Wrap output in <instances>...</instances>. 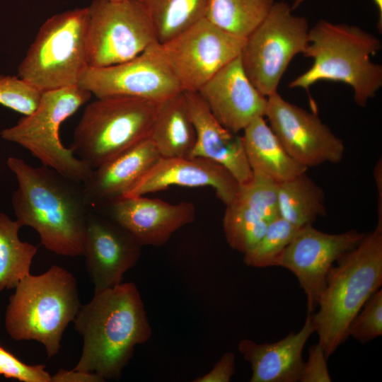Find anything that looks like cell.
<instances>
[{
	"mask_svg": "<svg viewBox=\"0 0 382 382\" xmlns=\"http://www.w3.org/2000/svg\"><path fill=\"white\" fill-rule=\"evenodd\" d=\"M81 306L75 277L52 265L41 274H28L16 286L6 309V329L15 340L41 343L52 358L59 353L64 332Z\"/></svg>",
	"mask_w": 382,
	"mask_h": 382,
	"instance_id": "obj_5",
	"label": "cell"
},
{
	"mask_svg": "<svg viewBox=\"0 0 382 382\" xmlns=\"http://www.w3.org/2000/svg\"><path fill=\"white\" fill-rule=\"evenodd\" d=\"M351 336L366 343L382 335V289L374 293L353 318L347 330Z\"/></svg>",
	"mask_w": 382,
	"mask_h": 382,
	"instance_id": "obj_31",
	"label": "cell"
},
{
	"mask_svg": "<svg viewBox=\"0 0 382 382\" xmlns=\"http://www.w3.org/2000/svg\"><path fill=\"white\" fill-rule=\"evenodd\" d=\"M305 0H294L292 5L291 6V8L293 10L296 8L300 4L304 1ZM374 3L375 4L377 10H378V28L380 31H381L382 29V0H372Z\"/></svg>",
	"mask_w": 382,
	"mask_h": 382,
	"instance_id": "obj_38",
	"label": "cell"
},
{
	"mask_svg": "<svg viewBox=\"0 0 382 382\" xmlns=\"http://www.w3.org/2000/svg\"><path fill=\"white\" fill-rule=\"evenodd\" d=\"M91 93L79 85L42 92L37 107L1 137L27 149L44 166L80 183L92 169L61 141V125L87 103Z\"/></svg>",
	"mask_w": 382,
	"mask_h": 382,
	"instance_id": "obj_8",
	"label": "cell"
},
{
	"mask_svg": "<svg viewBox=\"0 0 382 382\" xmlns=\"http://www.w3.org/2000/svg\"><path fill=\"white\" fill-rule=\"evenodd\" d=\"M170 186L210 187L226 206L235 199L239 183L224 167L203 158L160 157L124 197L146 195Z\"/></svg>",
	"mask_w": 382,
	"mask_h": 382,
	"instance_id": "obj_18",
	"label": "cell"
},
{
	"mask_svg": "<svg viewBox=\"0 0 382 382\" xmlns=\"http://www.w3.org/2000/svg\"><path fill=\"white\" fill-rule=\"evenodd\" d=\"M41 93L13 76H0V105L23 115L30 114L37 107Z\"/></svg>",
	"mask_w": 382,
	"mask_h": 382,
	"instance_id": "obj_32",
	"label": "cell"
},
{
	"mask_svg": "<svg viewBox=\"0 0 382 382\" xmlns=\"http://www.w3.org/2000/svg\"><path fill=\"white\" fill-rule=\"evenodd\" d=\"M329 270L316 313L310 314L326 357L348 338L353 318L382 284V221Z\"/></svg>",
	"mask_w": 382,
	"mask_h": 382,
	"instance_id": "obj_3",
	"label": "cell"
},
{
	"mask_svg": "<svg viewBox=\"0 0 382 382\" xmlns=\"http://www.w3.org/2000/svg\"><path fill=\"white\" fill-rule=\"evenodd\" d=\"M265 117L286 151L299 164L308 168L342 161V141L317 114L286 101L277 92L267 97Z\"/></svg>",
	"mask_w": 382,
	"mask_h": 382,
	"instance_id": "obj_13",
	"label": "cell"
},
{
	"mask_svg": "<svg viewBox=\"0 0 382 382\" xmlns=\"http://www.w3.org/2000/svg\"><path fill=\"white\" fill-rule=\"evenodd\" d=\"M197 92L219 123L232 132H243L254 119L265 117L267 98L250 82L239 56Z\"/></svg>",
	"mask_w": 382,
	"mask_h": 382,
	"instance_id": "obj_17",
	"label": "cell"
},
{
	"mask_svg": "<svg viewBox=\"0 0 382 382\" xmlns=\"http://www.w3.org/2000/svg\"><path fill=\"white\" fill-rule=\"evenodd\" d=\"M7 165L18 182L12 204L21 227L33 228L41 244L56 255L83 256L91 208L82 183L50 168L32 166L16 157L8 158Z\"/></svg>",
	"mask_w": 382,
	"mask_h": 382,
	"instance_id": "obj_1",
	"label": "cell"
},
{
	"mask_svg": "<svg viewBox=\"0 0 382 382\" xmlns=\"http://www.w3.org/2000/svg\"><path fill=\"white\" fill-rule=\"evenodd\" d=\"M21 226L4 213H0V291L15 289L30 274L37 248L20 240Z\"/></svg>",
	"mask_w": 382,
	"mask_h": 382,
	"instance_id": "obj_26",
	"label": "cell"
},
{
	"mask_svg": "<svg viewBox=\"0 0 382 382\" xmlns=\"http://www.w3.org/2000/svg\"><path fill=\"white\" fill-rule=\"evenodd\" d=\"M381 161L378 162L374 168V178L378 192V219H382V172Z\"/></svg>",
	"mask_w": 382,
	"mask_h": 382,
	"instance_id": "obj_37",
	"label": "cell"
},
{
	"mask_svg": "<svg viewBox=\"0 0 382 382\" xmlns=\"http://www.w3.org/2000/svg\"><path fill=\"white\" fill-rule=\"evenodd\" d=\"M268 222L241 202L226 205L223 231L229 246L242 253L250 251L265 233Z\"/></svg>",
	"mask_w": 382,
	"mask_h": 382,
	"instance_id": "obj_28",
	"label": "cell"
},
{
	"mask_svg": "<svg viewBox=\"0 0 382 382\" xmlns=\"http://www.w3.org/2000/svg\"><path fill=\"white\" fill-rule=\"evenodd\" d=\"M299 227L277 216L268 223L265 234L257 244L243 255L244 263L250 267L262 268L274 266L279 256L291 241Z\"/></svg>",
	"mask_w": 382,
	"mask_h": 382,
	"instance_id": "obj_29",
	"label": "cell"
},
{
	"mask_svg": "<svg viewBox=\"0 0 382 382\" xmlns=\"http://www.w3.org/2000/svg\"><path fill=\"white\" fill-rule=\"evenodd\" d=\"M279 216L297 227L326 215L323 190L303 173L278 184Z\"/></svg>",
	"mask_w": 382,
	"mask_h": 382,
	"instance_id": "obj_24",
	"label": "cell"
},
{
	"mask_svg": "<svg viewBox=\"0 0 382 382\" xmlns=\"http://www.w3.org/2000/svg\"><path fill=\"white\" fill-rule=\"evenodd\" d=\"M110 219L127 231L143 246L159 247L195 218L192 203L170 204L142 196L123 197L109 204Z\"/></svg>",
	"mask_w": 382,
	"mask_h": 382,
	"instance_id": "obj_16",
	"label": "cell"
},
{
	"mask_svg": "<svg viewBox=\"0 0 382 382\" xmlns=\"http://www.w3.org/2000/svg\"><path fill=\"white\" fill-rule=\"evenodd\" d=\"M83 337L79 360L74 368L93 372L105 381L119 380L135 347L148 342L152 329L140 292L134 282H122L94 291L74 320Z\"/></svg>",
	"mask_w": 382,
	"mask_h": 382,
	"instance_id": "obj_2",
	"label": "cell"
},
{
	"mask_svg": "<svg viewBox=\"0 0 382 382\" xmlns=\"http://www.w3.org/2000/svg\"><path fill=\"white\" fill-rule=\"evenodd\" d=\"M245 41L204 18L160 45L183 91L197 92L240 55Z\"/></svg>",
	"mask_w": 382,
	"mask_h": 382,
	"instance_id": "obj_11",
	"label": "cell"
},
{
	"mask_svg": "<svg viewBox=\"0 0 382 382\" xmlns=\"http://www.w3.org/2000/svg\"><path fill=\"white\" fill-rule=\"evenodd\" d=\"M365 236L355 230L328 233L312 225L299 228L277 259L274 266L290 270L307 299V314L313 313L323 291L329 270L344 253L356 247Z\"/></svg>",
	"mask_w": 382,
	"mask_h": 382,
	"instance_id": "obj_14",
	"label": "cell"
},
{
	"mask_svg": "<svg viewBox=\"0 0 382 382\" xmlns=\"http://www.w3.org/2000/svg\"><path fill=\"white\" fill-rule=\"evenodd\" d=\"M160 102L129 97L99 98L89 103L71 146L92 170L149 138Z\"/></svg>",
	"mask_w": 382,
	"mask_h": 382,
	"instance_id": "obj_6",
	"label": "cell"
},
{
	"mask_svg": "<svg viewBox=\"0 0 382 382\" xmlns=\"http://www.w3.org/2000/svg\"><path fill=\"white\" fill-rule=\"evenodd\" d=\"M87 8L88 67L128 61L158 42L141 0H94Z\"/></svg>",
	"mask_w": 382,
	"mask_h": 382,
	"instance_id": "obj_10",
	"label": "cell"
},
{
	"mask_svg": "<svg viewBox=\"0 0 382 382\" xmlns=\"http://www.w3.org/2000/svg\"><path fill=\"white\" fill-rule=\"evenodd\" d=\"M328 358L319 343L310 347L308 358L303 363L300 382H330Z\"/></svg>",
	"mask_w": 382,
	"mask_h": 382,
	"instance_id": "obj_34",
	"label": "cell"
},
{
	"mask_svg": "<svg viewBox=\"0 0 382 382\" xmlns=\"http://www.w3.org/2000/svg\"><path fill=\"white\" fill-rule=\"evenodd\" d=\"M88 8L55 14L40 27L18 76L40 93L79 85L88 67Z\"/></svg>",
	"mask_w": 382,
	"mask_h": 382,
	"instance_id": "obj_7",
	"label": "cell"
},
{
	"mask_svg": "<svg viewBox=\"0 0 382 382\" xmlns=\"http://www.w3.org/2000/svg\"><path fill=\"white\" fill-rule=\"evenodd\" d=\"M79 86L97 98L129 97L163 101L183 90L156 42L137 57L103 67H87Z\"/></svg>",
	"mask_w": 382,
	"mask_h": 382,
	"instance_id": "obj_12",
	"label": "cell"
},
{
	"mask_svg": "<svg viewBox=\"0 0 382 382\" xmlns=\"http://www.w3.org/2000/svg\"><path fill=\"white\" fill-rule=\"evenodd\" d=\"M149 139L161 157L190 156L196 134L183 91L159 103Z\"/></svg>",
	"mask_w": 382,
	"mask_h": 382,
	"instance_id": "obj_23",
	"label": "cell"
},
{
	"mask_svg": "<svg viewBox=\"0 0 382 382\" xmlns=\"http://www.w3.org/2000/svg\"><path fill=\"white\" fill-rule=\"evenodd\" d=\"M98 374L76 369L66 370L60 369L52 376L51 382H104Z\"/></svg>",
	"mask_w": 382,
	"mask_h": 382,
	"instance_id": "obj_36",
	"label": "cell"
},
{
	"mask_svg": "<svg viewBox=\"0 0 382 382\" xmlns=\"http://www.w3.org/2000/svg\"><path fill=\"white\" fill-rule=\"evenodd\" d=\"M141 247L115 222L91 209L86 228L83 256L94 291L122 283L125 274L137 264Z\"/></svg>",
	"mask_w": 382,
	"mask_h": 382,
	"instance_id": "obj_15",
	"label": "cell"
},
{
	"mask_svg": "<svg viewBox=\"0 0 382 382\" xmlns=\"http://www.w3.org/2000/svg\"><path fill=\"white\" fill-rule=\"evenodd\" d=\"M0 375L23 382H51L44 365H28L0 346Z\"/></svg>",
	"mask_w": 382,
	"mask_h": 382,
	"instance_id": "obj_33",
	"label": "cell"
},
{
	"mask_svg": "<svg viewBox=\"0 0 382 382\" xmlns=\"http://www.w3.org/2000/svg\"><path fill=\"white\" fill-rule=\"evenodd\" d=\"M163 44L205 18L207 0H141Z\"/></svg>",
	"mask_w": 382,
	"mask_h": 382,
	"instance_id": "obj_27",
	"label": "cell"
},
{
	"mask_svg": "<svg viewBox=\"0 0 382 382\" xmlns=\"http://www.w3.org/2000/svg\"><path fill=\"white\" fill-rule=\"evenodd\" d=\"M381 49V41L357 25L322 19L309 30L303 53L313 59V65L289 86L308 89L320 81L342 82L352 88L356 104L365 107L382 86V66L371 59Z\"/></svg>",
	"mask_w": 382,
	"mask_h": 382,
	"instance_id": "obj_4",
	"label": "cell"
},
{
	"mask_svg": "<svg viewBox=\"0 0 382 382\" xmlns=\"http://www.w3.org/2000/svg\"><path fill=\"white\" fill-rule=\"evenodd\" d=\"M160 157L147 138L93 169L82 183L91 209L124 197Z\"/></svg>",
	"mask_w": 382,
	"mask_h": 382,
	"instance_id": "obj_20",
	"label": "cell"
},
{
	"mask_svg": "<svg viewBox=\"0 0 382 382\" xmlns=\"http://www.w3.org/2000/svg\"><path fill=\"white\" fill-rule=\"evenodd\" d=\"M278 184L266 175L253 173L250 180L239 184L234 199L269 223L279 216Z\"/></svg>",
	"mask_w": 382,
	"mask_h": 382,
	"instance_id": "obj_30",
	"label": "cell"
},
{
	"mask_svg": "<svg viewBox=\"0 0 382 382\" xmlns=\"http://www.w3.org/2000/svg\"><path fill=\"white\" fill-rule=\"evenodd\" d=\"M235 354L227 352L222 355L210 371L193 382H228L235 374Z\"/></svg>",
	"mask_w": 382,
	"mask_h": 382,
	"instance_id": "obj_35",
	"label": "cell"
},
{
	"mask_svg": "<svg viewBox=\"0 0 382 382\" xmlns=\"http://www.w3.org/2000/svg\"><path fill=\"white\" fill-rule=\"evenodd\" d=\"M274 0H207L205 18L236 37L246 39L262 23Z\"/></svg>",
	"mask_w": 382,
	"mask_h": 382,
	"instance_id": "obj_25",
	"label": "cell"
},
{
	"mask_svg": "<svg viewBox=\"0 0 382 382\" xmlns=\"http://www.w3.org/2000/svg\"><path fill=\"white\" fill-rule=\"evenodd\" d=\"M196 141L189 157L203 158L224 167L243 184L253 177L242 135L224 127L215 118L198 92L183 91Z\"/></svg>",
	"mask_w": 382,
	"mask_h": 382,
	"instance_id": "obj_19",
	"label": "cell"
},
{
	"mask_svg": "<svg viewBox=\"0 0 382 382\" xmlns=\"http://www.w3.org/2000/svg\"><path fill=\"white\" fill-rule=\"evenodd\" d=\"M315 332L310 314L298 332H290L272 343L258 344L243 339L238 345L244 359L251 365L250 382L299 381L303 360V349Z\"/></svg>",
	"mask_w": 382,
	"mask_h": 382,
	"instance_id": "obj_21",
	"label": "cell"
},
{
	"mask_svg": "<svg viewBox=\"0 0 382 382\" xmlns=\"http://www.w3.org/2000/svg\"><path fill=\"white\" fill-rule=\"evenodd\" d=\"M243 146L253 173L279 183L306 172L282 146L264 117L254 119L243 130Z\"/></svg>",
	"mask_w": 382,
	"mask_h": 382,
	"instance_id": "obj_22",
	"label": "cell"
},
{
	"mask_svg": "<svg viewBox=\"0 0 382 382\" xmlns=\"http://www.w3.org/2000/svg\"><path fill=\"white\" fill-rule=\"evenodd\" d=\"M284 1L274 2L267 16L245 39L239 55L243 69L264 96L277 92L290 62L308 43L306 18L292 13Z\"/></svg>",
	"mask_w": 382,
	"mask_h": 382,
	"instance_id": "obj_9",
	"label": "cell"
}]
</instances>
